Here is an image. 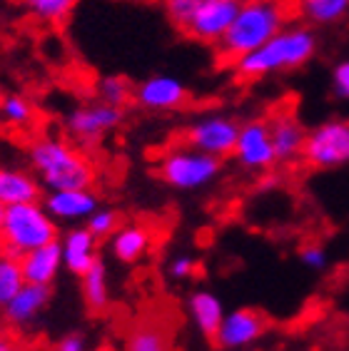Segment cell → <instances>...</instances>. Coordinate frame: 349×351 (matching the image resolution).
<instances>
[{"instance_id": "obj_32", "label": "cell", "mask_w": 349, "mask_h": 351, "mask_svg": "<svg viewBox=\"0 0 349 351\" xmlns=\"http://www.w3.org/2000/svg\"><path fill=\"white\" fill-rule=\"evenodd\" d=\"M332 93L339 100H349V60L337 62L332 70Z\"/></svg>"}, {"instance_id": "obj_24", "label": "cell", "mask_w": 349, "mask_h": 351, "mask_svg": "<svg viewBox=\"0 0 349 351\" xmlns=\"http://www.w3.org/2000/svg\"><path fill=\"white\" fill-rule=\"evenodd\" d=\"M0 120L8 128H30L38 120V108L25 95H3L0 100Z\"/></svg>"}, {"instance_id": "obj_14", "label": "cell", "mask_w": 349, "mask_h": 351, "mask_svg": "<svg viewBox=\"0 0 349 351\" xmlns=\"http://www.w3.org/2000/svg\"><path fill=\"white\" fill-rule=\"evenodd\" d=\"M45 210L50 212L55 222H85L100 202L90 187L78 189H50L43 199Z\"/></svg>"}, {"instance_id": "obj_7", "label": "cell", "mask_w": 349, "mask_h": 351, "mask_svg": "<svg viewBox=\"0 0 349 351\" xmlns=\"http://www.w3.org/2000/svg\"><path fill=\"white\" fill-rule=\"evenodd\" d=\"M302 160L315 169L349 165V120H327L307 132Z\"/></svg>"}, {"instance_id": "obj_6", "label": "cell", "mask_w": 349, "mask_h": 351, "mask_svg": "<svg viewBox=\"0 0 349 351\" xmlns=\"http://www.w3.org/2000/svg\"><path fill=\"white\" fill-rule=\"evenodd\" d=\"M125 120V108H115L108 102H90L82 108H75L65 117V132L67 137L82 149H93L100 145L105 135L115 132Z\"/></svg>"}, {"instance_id": "obj_9", "label": "cell", "mask_w": 349, "mask_h": 351, "mask_svg": "<svg viewBox=\"0 0 349 351\" xmlns=\"http://www.w3.org/2000/svg\"><path fill=\"white\" fill-rule=\"evenodd\" d=\"M242 3L245 0H202L192 18L185 23L182 33L188 35L190 40L217 45L222 35L227 33V27L232 25L235 15L240 13Z\"/></svg>"}, {"instance_id": "obj_34", "label": "cell", "mask_w": 349, "mask_h": 351, "mask_svg": "<svg viewBox=\"0 0 349 351\" xmlns=\"http://www.w3.org/2000/svg\"><path fill=\"white\" fill-rule=\"evenodd\" d=\"M0 351H21V346H18L15 339L8 337V334H0Z\"/></svg>"}, {"instance_id": "obj_13", "label": "cell", "mask_w": 349, "mask_h": 351, "mask_svg": "<svg viewBox=\"0 0 349 351\" xmlns=\"http://www.w3.org/2000/svg\"><path fill=\"white\" fill-rule=\"evenodd\" d=\"M50 302H53V287L25 282L23 289L0 311V317L13 329H30L43 317V311L50 306Z\"/></svg>"}, {"instance_id": "obj_16", "label": "cell", "mask_w": 349, "mask_h": 351, "mask_svg": "<svg viewBox=\"0 0 349 351\" xmlns=\"http://www.w3.org/2000/svg\"><path fill=\"white\" fill-rule=\"evenodd\" d=\"M155 244V232L150 224L130 222L120 224L110 237V254L120 264H137L150 254Z\"/></svg>"}, {"instance_id": "obj_12", "label": "cell", "mask_w": 349, "mask_h": 351, "mask_svg": "<svg viewBox=\"0 0 349 351\" xmlns=\"http://www.w3.org/2000/svg\"><path fill=\"white\" fill-rule=\"evenodd\" d=\"M135 100L145 110L172 112V110H180L188 105L190 90L185 88V82L172 77V75H153L135 88Z\"/></svg>"}, {"instance_id": "obj_5", "label": "cell", "mask_w": 349, "mask_h": 351, "mask_svg": "<svg viewBox=\"0 0 349 351\" xmlns=\"http://www.w3.org/2000/svg\"><path fill=\"white\" fill-rule=\"evenodd\" d=\"M222 172V160L195 149L182 142L180 147H170L157 162V177L172 189L192 192L215 182Z\"/></svg>"}, {"instance_id": "obj_30", "label": "cell", "mask_w": 349, "mask_h": 351, "mask_svg": "<svg viewBox=\"0 0 349 351\" xmlns=\"http://www.w3.org/2000/svg\"><path fill=\"white\" fill-rule=\"evenodd\" d=\"M195 271H197V259L190 257V254H177L168 264V277L174 279V282H185V279L195 277Z\"/></svg>"}, {"instance_id": "obj_4", "label": "cell", "mask_w": 349, "mask_h": 351, "mask_svg": "<svg viewBox=\"0 0 349 351\" xmlns=\"http://www.w3.org/2000/svg\"><path fill=\"white\" fill-rule=\"evenodd\" d=\"M0 237L5 244V254L21 259L27 252L58 239V222L50 217L41 199L8 204L3 224H0Z\"/></svg>"}, {"instance_id": "obj_36", "label": "cell", "mask_w": 349, "mask_h": 351, "mask_svg": "<svg viewBox=\"0 0 349 351\" xmlns=\"http://www.w3.org/2000/svg\"><path fill=\"white\" fill-rule=\"evenodd\" d=\"M5 254V244H3V237H0V257Z\"/></svg>"}, {"instance_id": "obj_38", "label": "cell", "mask_w": 349, "mask_h": 351, "mask_svg": "<svg viewBox=\"0 0 349 351\" xmlns=\"http://www.w3.org/2000/svg\"><path fill=\"white\" fill-rule=\"evenodd\" d=\"M0 100H3V93H0Z\"/></svg>"}, {"instance_id": "obj_10", "label": "cell", "mask_w": 349, "mask_h": 351, "mask_svg": "<svg viewBox=\"0 0 349 351\" xmlns=\"http://www.w3.org/2000/svg\"><path fill=\"white\" fill-rule=\"evenodd\" d=\"M240 167L249 172H264L277 165L275 145H272V132H269L267 120H249L240 125V135H237L235 155Z\"/></svg>"}, {"instance_id": "obj_2", "label": "cell", "mask_w": 349, "mask_h": 351, "mask_svg": "<svg viewBox=\"0 0 349 351\" xmlns=\"http://www.w3.org/2000/svg\"><path fill=\"white\" fill-rule=\"evenodd\" d=\"M315 53L317 38L309 27H282L262 47L237 58L232 70L242 80H260L267 75L302 68L315 58Z\"/></svg>"}, {"instance_id": "obj_23", "label": "cell", "mask_w": 349, "mask_h": 351, "mask_svg": "<svg viewBox=\"0 0 349 351\" xmlns=\"http://www.w3.org/2000/svg\"><path fill=\"white\" fill-rule=\"evenodd\" d=\"M25 13L45 25H60L70 18L78 0H21Z\"/></svg>"}, {"instance_id": "obj_28", "label": "cell", "mask_w": 349, "mask_h": 351, "mask_svg": "<svg viewBox=\"0 0 349 351\" xmlns=\"http://www.w3.org/2000/svg\"><path fill=\"white\" fill-rule=\"evenodd\" d=\"M120 224H122L120 212L110 210V207H98V210L85 219V227L93 232L98 239H110Z\"/></svg>"}, {"instance_id": "obj_22", "label": "cell", "mask_w": 349, "mask_h": 351, "mask_svg": "<svg viewBox=\"0 0 349 351\" xmlns=\"http://www.w3.org/2000/svg\"><path fill=\"white\" fill-rule=\"evenodd\" d=\"M300 15L312 25H332L349 13V0H300Z\"/></svg>"}, {"instance_id": "obj_8", "label": "cell", "mask_w": 349, "mask_h": 351, "mask_svg": "<svg viewBox=\"0 0 349 351\" xmlns=\"http://www.w3.org/2000/svg\"><path fill=\"white\" fill-rule=\"evenodd\" d=\"M237 135H240V125L232 117L225 115H205L195 120L185 130V145L195 149H202L207 155H215L220 160L235 155Z\"/></svg>"}, {"instance_id": "obj_35", "label": "cell", "mask_w": 349, "mask_h": 351, "mask_svg": "<svg viewBox=\"0 0 349 351\" xmlns=\"http://www.w3.org/2000/svg\"><path fill=\"white\" fill-rule=\"evenodd\" d=\"M3 217H5V204L0 202V224H3Z\"/></svg>"}, {"instance_id": "obj_1", "label": "cell", "mask_w": 349, "mask_h": 351, "mask_svg": "<svg viewBox=\"0 0 349 351\" xmlns=\"http://www.w3.org/2000/svg\"><path fill=\"white\" fill-rule=\"evenodd\" d=\"M27 162L47 192L93 187L98 180V167L85 149L55 135L35 137L27 147Z\"/></svg>"}, {"instance_id": "obj_31", "label": "cell", "mask_w": 349, "mask_h": 351, "mask_svg": "<svg viewBox=\"0 0 349 351\" xmlns=\"http://www.w3.org/2000/svg\"><path fill=\"white\" fill-rule=\"evenodd\" d=\"M300 262L312 271H322V269H327L329 257H327V252H324V247H319V244H307V247L300 250Z\"/></svg>"}, {"instance_id": "obj_3", "label": "cell", "mask_w": 349, "mask_h": 351, "mask_svg": "<svg viewBox=\"0 0 349 351\" xmlns=\"http://www.w3.org/2000/svg\"><path fill=\"white\" fill-rule=\"evenodd\" d=\"M284 23H287V10L280 0H245L227 33L217 43V58L232 65L237 58L252 53L269 38H275Z\"/></svg>"}, {"instance_id": "obj_19", "label": "cell", "mask_w": 349, "mask_h": 351, "mask_svg": "<svg viewBox=\"0 0 349 351\" xmlns=\"http://www.w3.org/2000/svg\"><path fill=\"white\" fill-rule=\"evenodd\" d=\"M188 314L192 319V324L197 326L202 337L215 341L217 331H220L222 319H225V306H222V299L217 297L215 291L210 289H195L188 297Z\"/></svg>"}, {"instance_id": "obj_37", "label": "cell", "mask_w": 349, "mask_h": 351, "mask_svg": "<svg viewBox=\"0 0 349 351\" xmlns=\"http://www.w3.org/2000/svg\"><path fill=\"white\" fill-rule=\"evenodd\" d=\"M87 351H108V349H87Z\"/></svg>"}, {"instance_id": "obj_21", "label": "cell", "mask_w": 349, "mask_h": 351, "mask_svg": "<svg viewBox=\"0 0 349 351\" xmlns=\"http://www.w3.org/2000/svg\"><path fill=\"white\" fill-rule=\"evenodd\" d=\"M80 289H82V302L90 311H105L110 306V274L108 264L98 259L80 277Z\"/></svg>"}, {"instance_id": "obj_20", "label": "cell", "mask_w": 349, "mask_h": 351, "mask_svg": "<svg viewBox=\"0 0 349 351\" xmlns=\"http://www.w3.org/2000/svg\"><path fill=\"white\" fill-rule=\"evenodd\" d=\"M41 180L33 177L25 169L18 167H0V202L21 204V202H38L41 199Z\"/></svg>"}, {"instance_id": "obj_15", "label": "cell", "mask_w": 349, "mask_h": 351, "mask_svg": "<svg viewBox=\"0 0 349 351\" xmlns=\"http://www.w3.org/2000/svg\"><path fill=\"white\" fill-rule=\"evenodd\" d=\"M269 132H272V145H275V155L277 162L289 165L302 157L304 140H307V132H304L302 122L297 120V115L292 110H277L269 117Z\"/></svg>"}, {"instance_id": "obj_25", "label": "cell", "mask_w": 349, "mask_h": 351, "mask_svg": "<svg viewBox=\"0 0 349 351\" xmlns=\"http://www.w3.org/2000/svg\"><path fill=\"white\" fill-rule=\"evenodd\" d=\"M125 351H172V346L157 324H137L125 339Z\"/></svg>"}, {"instance_id": "obj_33", "label": "cell", "mask_w": 349, "mask_h": 351, "mask_svg": "<svg viewBox=\"0 0 349 351\" xmlns=\"http://www.w3.org/2000/svg\"><path fill=\"white\" fill-rule=\"evenodd\" d=\"M87 337L82 331H67L53 344V351H87Z\"/></svg>"}, {"instance_id": "obj_27", "label": "cell", "mask_w": 349, "mask_h": 351, "mask_svg": "<svg viewBox=\"0 0 349 351\" xmlns=\"http://www.w3.org/2000/svg\"><path fill=\"white\" fill-rule=\"evenodd\" d=\"M23 284H25V277H23L21 259L3 254L0 257V311L5 309L8 302L23 289Z\"/></svg>"}, {"instance_id": "obj_18", "label": "cell", "mask_w": 349, "mask_h": 351, "mask_svg": "<svg viewBox=\"0 0 349 351\" xmlns=\"http://www.w3.org/2000/svg\"><path fill=\"white\" fill-rule=\"evenodd\" d=\"M63 244V264L75 277H82L93 267L100 254H98V237L87 227H73L60 239Z\"/></svg>"}, {"instance_id": "obj_17", "label": "cell", "mask_w": 349, "mask_h": 351, "mask_svg": "<svg viewBox=\"0 0 349 351\" xmlns=\"http://www.w3.org/2000/svg\"><path fill=\"white\" fill-rule=\"evenodd\" d=\"M23 267V277L27 284H45V287H53L60 269L65 267L63 264V244L60 239H53V242L43 244L38 250L27 252L21 257Z\"/></svg>"}, {"instance_id": "obj_26", "label": "cell", "mask_w": 349, "mask_h": 351, "mask_svg": "<svg viewBox=\"0 0 349 351\" xmlns=\"http://www.w3.org/2000/svg\"><path fill=\"white\" fill-rule=\"evenodd\" d=\"M95 90H98V100L115 105V108H125L130 100H135L133 82L128 77H120V75H105V77H100Z\"/></svg>"}, {"instance_id": "obj_29", "label": "cell", "mask_w": 349, "mask_h": 351, "mask_svg": "<svg viewBox=\"0 0 349 351\" xmlns=\"http://www.w3.org/2000/svg\"><path fill=\"white\" fill-rule=\"evenodd\" d=\"M202 0H162V5H165V13H168L170 23H172L177 30L185 27V23L192 18L197 8H200Z\"/></svg>"}, {"instance_id": "obj_11", "label": "cell", "mask_w": 349, "mask_h": 351, "mask_svg": "<svg viewBox=\"0 0 349 351\" xmlns=\"http://www.w3.org/2000/svg\"><path fill=\"white\" fill-rule=\"evenodd\" d=\"M264 331H267V319L257 309H235L227 311L222 319L215 344L217 349L225 351L245 349V346H252L257 339L264 337Z\"/></svg>"}]
</instances>
